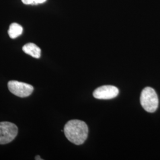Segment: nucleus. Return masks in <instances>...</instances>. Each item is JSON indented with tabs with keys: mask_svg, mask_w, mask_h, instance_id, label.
I'll return each mask as SVG.
<instances>
[{
	"mask_svg": "<svg viewBox=\"0 0 160 160\" xmlns=\"http://www.w3.org/2000/svg\"><path fill=\"white\" fill-rule=\"evenodd\" d=\"M63 132L71 142L79 145L86 141L88 136V128L83 121L71 120L65 124Z\"/></svg>",
	"mask_w": 160,
	"mask_h": 160,
	"instance_id": "1",
	"label": "nucleus"
},
{
	"mask_svg": "<svg viewBox=\"0 0 160 160\" xmlns=\"http://www.w3.org/2000/svg\"><path fill=\"white\" fill-rule=\"evenodd\" d=\"M141 104L143 109L149 113L156 111L158 106V98L154 90L149 87L145 88L140 97Z\"/></svg>",
	"mask_w": 160,
	"mask_h": 160,
	"instance_id": "2",
	"label": "nucleus"
},
{
	"mask_svg": "<svg viewBox=\"0 0 160 160\" xmlns=\"http://www.w3.org/2000/svg\"><path fill=\"white\" fill-rule=\"evenodd\" d=\"M18 133L17 126L9 122H0V144L4 145L12 142Z\"/></svg>",
	"mask_w": 160,
	"mask_h": 160,
	"instance_id": "3",
	"label": "nucleus"
},
{
	"mask_svg": "<svg viewBox=\"0 0 160 160\" xmlns=\"http://www.w3.org/2000/svg\"><path fill=\"white\" fill-rule=\"evenodd\" d=\"M8 88L14 95L19 97H28L33 92V87L23 82L10 81L8 82Z\"/></svg>",
	"mask_w": 160,
	"mask_h": 160,
	"instance_id": "4",
	"label": "nucleus"
},
{
	"mask_svg": "<svg viewBox=\"0 0 160 160\" xmlns=\"http://www.w3.org/2000/svg\"><path fill=\"white\" fill-rule=\"evenodd\" d=\"M119 92V89L114 86H101L93 92V96L100 100H109L116 97Z\"/></svg>",
	"mask_w": 160,
	"mask_h": 160,
	"instance_id": "5",
	"label": "nucleus"
},
{
	"mask_svg": "<svg viewBox=\"0 0 160 160\" xmlns=\"http://www.w3.org/2000/svg\"><path fill=\"white\" fill-rule=\"evenodd\" d=\"M23 52L34 58H39L41 56V49L39 47L33 43H28L24 45L22 48Z\"/></svg>",
	"mask_w": 160,
	"mask_h": 160,
	"instance_id": "6",
	"label": "nucleus"
},
{
	"mask_svg": "<svg viewBox=\"0 0 160 160\" xmlns=\"http://www.w3.org/2000/svg\"><path fill=\"white\" fill-rule=\"evenodd\" d=\"M23 32V28L21 25L18 23H13L10 26L8 33L12 39H16L22 34Z\"/></svg>",
	"mask_w": 160,
	"mask_h": 160,
	"instance_id": "7",
	"label": "nucleus"
},
{
	"mask_svg": "<svg viewBox=\"0 0 160 160\" xmlns=\"http://www.w3.org/2000/svg\"><path fill=\"white\" fill-rule=\"evenodd\" d=\"M24 4H34V0H22Z\"/></svg>",
	"mask_w": 160,
	"mask_h": 160,
	"instance_id": "8",
	"label": "nucleus"
},
{
	"mask_svg": "<svg viewBox=\"0 0 160 160\" xmlns=\"http://www.w3.org/2000/svg\"><path fill=\"white\" fill-rule=\"evenodd\" d=\"M46 0H34V4H42L46 2Z\"/></svg>",
	"mask_w": 160,
	"mask_h": 160,
	"instance_id": "9",
	"label": "nucleus"
},
{
	"mask_svg": "<svg viewBox=\"0 0 160 160\" xmlns=\"http://www.w3.org/2000/svg\"><path fill=\"white\" fill-rule=\"evenodd\" d=\"M35 160H43V159H42V158H40V156H39V155H38V156H36V158H35Z\"/></svg>",
	"mask_w": 160,
	"mask_h": 160,
	"instance_id": "10",
	"label": "nucleus"
}]
</instances>
